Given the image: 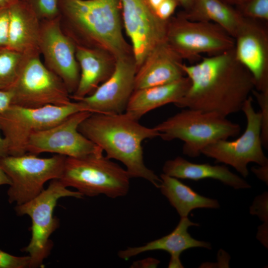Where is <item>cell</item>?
Wrapping results in <instances>:
<instances>
[{
  "label": "cell",
  "instance_id": "6da1fadb",
  "mask_svg": "<svg viewBox=\"0 0 268 268\" xmlns=\"http://www.w3.org/2000/svg\"><path fill=\"white\" fill-rule=\"evenodd\" d=\"M233 49L204 57L194 65L183 63L182 68L191 84L174 105L225 117L241 111L255 89V83L250 73L236 59Z\"/></svg>",
  "mask_w": 268,
  "mask_h": 268
},
{
  "label": "cell",
  "instance_id": "7a4b0ae2",
  "mask_svg": "<svg viewBox=\"0 0 268 268\" xmlns=\"http://www.w3.org/2000/svg\"><path fill=\"white\" fill-rule=\"evenodd\" d=\"M59 6L62 29L75 45L103 49L116 59L133 55L120 0H59Z\"/></svg>",
  "mask_w": 268,
  "mask_h": 268
},
{
  "label": "cell",
  "instance_id": "3957f363",
  "mask_svg": "<svg viewBox=\"0 0 268 268\" xmlns=\"http://www.w3.org/2000/svg\"><path fill=\"white\" fill-rule=\"evenodd\" d=\"M78 131L106 153L121 162L130 177L147 180L159 188L161 179L144 164L142 143L159 136L155 127L143 126L125 112L91 113L79 125Z\"/></svg>",
  "mask_w": 268,
  "mask_h": 268
},
{
  "label": "cell",
  "instance_id": "277c9868",
  "mask_svg": "<svg viewBox=\"0 0 268 268\" xmlns=\"http://www.w3.org/2000/svg\"><path fill=\"white\" fill-rule=\"evenodd\" d=\"M155 127L164 140H182L183 153L190 157L200 156L203 149L218 140L237 136L241 130L239 124L218 113L190 108H184Z\"/></svg>",
  "mask_w": 268,
  "mask_h": 268
},
{
  "label": "cell",
  "instance_id": "5b68a950",
  "mask_svg": "<svg viewBox=\"0 0 268 268\" xmlns=\"http://www.w3.org/2000/svg\"><path fill=\"white\" fill-rule=\"evenodd\" d=\"M131 178L126 169L101 154L66 157L59 180L83 196L102 194L115 199L128 194Z\"/></svg>",
  "mask_w": 268,
  "mask_h": 268
},
{
  "label": "cell",
  "instance_id": "8992f818",
  "mask_svg": "<svg viewBox=\"0 0 268 268\" xmlns=\"http://www.w3.org/2000/svg\"><path fill=\"white\" fill-rule=\"evenodd\" d=\"M81 199L78 191H71L59 179L51 181L48 187L37 197L20 205H16L17 215H28L31 219V238L23 251L29 254V268L43 267V262L50 255L53 243L50 238L59 226L58 218L54 216L58 201L63 197Z\"/></svg>",
  "mask_w": 268,
  "mask_h": 268
},
{
  "label": "cell",
  "instance_id": "52a82bcc",
  "mask_svg": "<svg viewBox=\"0 0 268 268\" xmlns=\"http://www.w3.org/2000/svg\"><path fill=\"white\" fill-rule=\"evenodd\" d=\"M80 111H87L80 101L37 108L11 105L0 113V129L7 143L8 155L27 153L26 144L33 133L49 129Z\"/></svg>",
  "mask_w": 268,
  "mask_h": 268
},
{
  "label": "cell",
  "instance_id": "ba28073f",
  "mask_svg": "<svg viewBox=\"0 0 268 268\" xmlns=\"http://www.w3.org/2000/svg\"><path fill=\"white\" fill-rule=\"evenodd\" d=\"M66 157L55 154L42 158L30 153L0 157V166L11 182L8 202L20 205L39 195L47 181L60 178Z\"/></svg>",
  "mask_w": 268,
  "mask_h": 268
},
{
  "label": "cell",
  "instance_id": "9c48e42d",
  "mask_svg": "<svg viewBox=\"0 0 268 268\" xmlns=\"http://www.w3.org/2000/svg\"><path fill=\"white\" fill-rule=\"evenodd\" d=\"M8 90L11 105L37 108L66 105L71 101L62 79L49 69L40 56H25L16 80Z\"/></svg>",
  "mask_w": 268,
  "mask_h": 268
},
{
  "label": "cell",
  "instance_id": "30bf717a",
  "mask_svg": "<svg viewBox=\"0 0 268 268\" xmlns=\"http://www.w3.org/2000/svg\"><path fill=\"white\" fill-rule=\"evenodd\" d=\"M166 42L183 59L195 61L233 49L234 39L218 25L190 20L180 13L168 20Z\"/></svg>",
  "mask_w": 268,
  "mask_h": 268
},
{
  "label": "cell",
  "instance_id": "8fae6325",
  "mask_svg": "<svg viewBox=\"0 0 268 268\" xmlns=\"http://www.w3.org/2000/svg\"><path fill=\"white\" fill-rule=\"evenodd\" d=\"M250 96L245 101L241 110L247 120L243 134L234 140H218L205 147L201 154L234 168L244 178L249 175L248 165L255 163L259 166L268 164V159L263 150L261 139L262 116L256 112Z\"/></svg>",
  "mask_w": 268,
  "mask_h": 268
},
{
  "label": "cell",
  "instance_id": "7c38bea8",
  "mask_svg": "<svg viewBox=\"0 0 268 268\" xmlns=\"http://www.w3.org/2000/svg\"><path fill=\"white\" fill-rule=\"evenodd\" d=\"M91 113L78 112L49 129L33 133L26 144V152L36 155L49 152L75 158L103 154L100 147L78 131L80 124Z\"/></svg>",
  "mask_w": 268,
  "mask_h": 268
},
{
  "label": "cell",
  "instance_id": "4fadbf2b",
  "mask_svg": "<svg viewBox=\"0 0 268 268\" xmlns=\"http://www.w3.org/2000/svg\"><path fill=\"white\" fill-rule=\"evenodd\" d=\"M120 1L123 26L138 69L149 53L166 41L168 20L159 18L147 0Z\"/></svg>",
  "mask_w": 268,
  "mask_h": 268
},
{
  "label": "cell",
  "instance_id": "5bb4252c",
  "mask_svg": "<svg viewBox=\"0 0 268 268\" xmlns=\"http://www.w3.org/2000/svg\"><path fill=\"white\" fill-rule=\"evenodd\" d=\"M75 48V43L62 29L60 16L41 21L39 50L44 64L62 79L70 95L76 90L80 77Z\"/></svg>",
  "mask_w": 268,
  "mask_h": 268
},
{
  "label": "cell",
  "instance_id": "9a60e30c",
  "mask_svg": "<svg viewBox=\"0 0 268 268\" xmlns=\"http://www.w3.org/2000/svg\"><path fill=\"white\" fill-rule=\"evenodd\" d=\"M137 69L133 55L116 59L111 76L92 94L78 101L91 113H124L134 91Z\"/></svg>",
  "mask_w": 268,
  "mask_h": 268
},
{
  "label": "cell",
  "instance_id": "2e32d148",
  "mask_svg": "<svg viewBox=\"0 0 268 268\" xmlns=\"http://www.w3.org/2000/svg\"><path fill=\"white\" fill-rule=\"evenodd\" d=\"M236 59L252 75L256 90H268V33L258 21L245 17L234 37Z\"/></svg>",
  "mask_w": 268,
  "mask_h": 268
},
{
  "label": "cell",
  "instance_id": "e0dca14e",
  "mask_svg": "<svg viewBox=\"0 0 268 268\" xmlns=\"http://www.w3.org/2000/svg\"><path fill=\"white\" fill-rule=\"evenodd\" d=\"M183 60L166 41L160 44L137 70L134 90L169 83L186 76Z\"/></svg>",
  "mask_w": 268,
  "mask_h": 268
},
{
  "label": "cell",
  "instance_id": "ac0fdd59",
  "mask_svg": "<svg viewBox=\"0 0 268 268\" xmlns=\"http://www.w3.org/2000/svg\"><path fill=\"white\" fill-rule=\"evenodd\" d=\"M199 224L190 220L188 217H181L175 228L169 234L144 245L128 247L118 252L122 259L128 260L141 253L156 250L164 251L170 255L168 268H181L183 266L180 260V255L184 251L193 248L211 249V244L208 242L197 240L188 232L191 226H198Z\"/></svg>",
  "mask_w": 268,
  "mask_h": 268
},
{
  "label": "cell",
  "instance_id": "d6986e66",
  "mask_svg": "<svg viewBox=\"0 0 268 268\" xmlns=\"http://www.w3.org/2000/svg\"><path fill=\"white\" fill-rule=\"evenodd\" d=\"M75 56L80 68V77L71 99L78 101L92 94L113 73L116 59L101 49L76 45Z\"/></svg>",
  "mask_w": 268,
  "mask_h": 268
},
{
  "label": "cell",
  "instance_id": "ffe728a7",
  "mask_svg": "<svg viewBox=\"0 0 268 268\" xmlns=\"http://www.w3.org/2000/svg\"><path fill=\"white\" fill-rule=\"evenodd\" d=\"M41 21L25 2L9 5L7 47L25 56H40Z\"/></svg>",
  "mask_w": 268,
  "mask_h": 268
},
{
  "label": "cell",
  "instance_id": "44dd1931",
  "mask_svg": "<svg viewBox=\"0 0 268 268\" xmlns=\"http://www.w3.org/2000/svg\"><path fill=\"white\" fill-rule=\"evenodd\" d=\"M190 84L189 78L185 76L169 83L134 90L125 113L138 121L153 109L177 102L185 95Z\"/></svg>",
  "mask_w": 268,
  "mask_h": 268
},
{
  "label": "cell",
  "instance_id": "7402d4cb",
  "mask_svg": "<svg viewBox=\"0 0 268 268\" xmlns=\"http://www.w3.org/2000/svg\"><path fill=\"white\" fill-rule=\"evenodd\" d=\"M162 170L163 173L177 179L194 181L212 179L236 190L251 188L246 180L230 171L224 165L195 163L178 156L166 161Z\"/></svg>",
  "mask_w": 268,
  "mask_h": 268
},
{
  "label": "cell",
  "instance_id": "603a6c76",
  "mask_svg": "<svg viewBox=\"0 0 268 268\" xmlns=\"http://www.w3.org/2000/svg\"><path fill=\"white\" fill-rule=\"evenodd\" d=\"M180 13L190 20L214 23L234 39L245 19L237 9L222 0H194L188 10Z\"/></svg>",
  "mask_w": 268,
  "mask_h": 268
},
{
  "label": "cell",
  "instance_id": "cb8c5ba5",
  "mask_svg": "<svg viewBox=\"0 0 268 268\" xmlns=\"http://www.w3.org/2000/svg\"><path fill=\"white\" fill-rule=\"evenodd\" d=\"M160 178L159 189L181 217H188L195 209H214L220 206L217 200L200 195L179 179L164 173L160 175Z\"/></svg>",
  "mask_w": 268,
  "mask_h": 268
},
{
  "label": "cell",
  "instance_id": "d4e9b609",
  "mask_svg": "<svg viewBox=\"0 0 268 268\" xmlns=\"http://www.w3.org/2000/svg\"><path fill=\"white\" fill-rule=\"evenodd\" d=\"M25 57L7 47L0 48V89L8 90L12 85Z\"/></svg>",
  "mask_w": 268,
  "mask_h": 268
},
{
  "label": "cell",
  "instance_id": "484cf974",
  "mask_svg": "<svg viewBox=\"0 0 268 268\" xmlns=\"http://www.w3.org/2000/svg\"><path fill=\"white\" fill-rule=\"evenodd\" d=\"M237 7L244 17L258 21H268V0H246Z\"/></svg>",
  "mask_w": 268,
  "mask_h": 268
},
{
  "label": "cell",
  "instance_id": "4316f807",
  "mask_svg": "<svg viewBox=\"0 0 268 268\" xmlns=\"http://www.w3.org/2000/svg\"><path fill=\"white\" fill-rule=\"evenodd\" d=\"M32 9L40 21L55 19L60 16L59 0H21Z\"/></svg>",
  "mask_w": 268,
  "mask_h": 268
},
{
  "label": "cell",
  "instance_id": "83f0119b",
  "mask_svg": "<svg viewBox=\"0 0 268 268\" xmlns=\"http://www.w3.org/2000/svg\"><path fill=\"white\" fill-rule=\"evenodd\" d=\"M252 93L255 97L261 108L262 116L261 139L263 147L268 148V90L254 89Z\"/></svg>",
  "mask_w": 268,
  "mask_h": 268
},
{
  "label": "cell",
  "instance_id": "f1b7e54d",
  "mask_svg": "<svg viewBox=\"0 0 268 268\" xmlns=\"http://www.w3.org/2000/svg\"><path fill=\"white\" fill-rule=\"evenodd\" d=\"M29 264L28 255L15 256L0 249V268H29Z\"/></svg>",
  "mask_w": 268,
  "mask_h": 268
},
{
  "label": "cell",
  "instance_id": "f546056e",
  "mask_svg": "<svg viewBox=\"0 0 268 268\" xmlns=\"http://www.w3.org/2000/svg\"><path fill=\"white\" fill-rule=\"evenodd\" d=\"M268 193L265 192L255 198L250 208V213L259 216L267 225H268Z\"/></svg>",
  "mask_w": 268,
  "mask_h": 268
},
{
  "label": "cell",
  "instance_id": "4dcf8cb0",
  "mask_svg": "<svg viewBox=\"0 0 268 268\" xmlns=\"http://www.w3.org/2000/svg\"><path fill=\"white\" fill-rule=\"evenodd\" d=\"M10 5L0 7V48L7 46Z\"/></svg>",
  "mask_w": 268,
  "mask_h": 268
},
{
  "label": "cell",
  "instance_id": "1f68e13d",
  "mask_svg": "<svg viewBox=\"0 0 268 268\" xmlns=\"http://www.w3.org/2000/svg\"><path fill=\"white\" fill-rule=\"evenodd\" d=\"M178 4L177 0H164L155 12L161 19L167 21L172 16Z\"/></svg>",
  "mask_w": 268,
  "mask_h": 268
},
{
  "label": "cell",
  "instance_id": "d6a6232c",
  "mask_svg": "<svg viewBox=\"0 0 268 268\" xmlns=\"http://www.w3.org/2000/svg\"><path fill=\"white\" fill-rule=\"evenodd\" d=\"M12 98L10 90L0 89V113L4 112L10 106Z\"/></svg>",
  "mask_w": 268,
  "mask_h": 268
},
{
  "label": "cell",
  "instance_id": "836d02e7",
  "mask_svg": "<svg viewBox=\"0 0 268 268\" xmlns=\"http://www.w3.org/2000/svg\"><path fill=\"white\" fill-rule=\"evenodd\" d=\"M160 261L153 258H147L141 260L134 262L131 266L133 268H156Z\"/></svg>",
  "mask_w": 268,
  "mask_h": 268
},
{
  "label": "cell",
  "instance_id": "e575fe53",
  "mask_svg": "<svg viewBox=\"0 0 268 268\" xmlns=\"http://www.w3.org/2000/svg\"><path fill=\"white\" fill-rule=\"evenodd\" d=\"M252 171L259 179L268 184V164L264 166H259L257 167H254L252 168Z\"/></svg>",
  "mask_w": 268,
  "mask_h": 268
},
{
  "label": "cell",
  "instance_id": "d590c367",
  "mask_svg": "<svg viewBox=\"0 0 268 268\" xmlns=\"http://www.w3.org/2000/svg\"><path fill=\"white\" fill-rule=\"evenodd\" d=\"M7 155H8V151L7 143L4 137L1 136L0 134V157Z\"/></svg>",
  "mask_w": 268,
  "mask_h": 268
},
{
  "label": "cell",
  "instance_id": "8d00e7d4",
  "mask_svg": "<svg viewBox=\"0 0 268 268\" xmlns=\"http://www.w3.org/2000/svg\"><path fill=\"white\" fill-rule=\"evenodd\" d=\"M11 180L0 166V186L7 185H10Z\"/></svg>",
  "mask_w": 268,
  "mask_h": 268
},
{
  "label": "cell",
  "instance_id": "74e56055",
  "mask_svg": "<svg viewBox=\"0 0 268 268\" xmlns=\"http://www.w3.org/2000/svg\"><path fill=\"white\" fill-rule=\"evenodd\" d=\"M194 0H177L179 4L181 5L184 11L188 10L191 7Z\"/></svg>",
  "mask_w": 268,
  "mask_h": 268
},
{
  "label": "cell",
  "instance_id": "f35d334b",
  "mask_svg": "<svg viewBox=\"0 0 268 268\" xmlns=\"http://www.w3.org/2000/svg\"><path fill=\"white\" fill-rule=\"evenodd\" d=\"M150 5L152 9L155 11L158 6L164 0H147Z\"/></svg>",
  "mask_w": 268,
  "mask_h": 268
},
{
  "label": "cell",
  "instance_id": "ab89813d",
  "mask_svg": "<svg viewBox=\"0 0 268 268\" xmlns=\"http://www.w3.org/2000/svg\"><path fill=\"white\" fill-rule=\"evenodd\" d=\"M230 5L239 6L246 0H222Z\"/></svg>",
  "mask_w": 268,
  "mask_h": 268
},
{
  "label": "cell",
  "instance_id": "60d3db41",
  "mask_svg": "<svg viewBox=\"0 0 268 268\" xmlns=\"http://www.w3.org/2000/svg\"><path fill=\"white\" fill-rule=\"evenodd\" d=\"M17 0H0V7L9 5Z\"/></svg>",
  "mask_w": 268,
  "mask_h": 268
}]
</instances>
